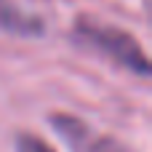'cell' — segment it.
<instances>
[{
    "mask_svg": "<svg viewBox=\"0 0 152 152\" xmlns=\"http://www.w3.org/2000/svg\"><path fill=\"white\" fill-rule=\"evenodd\" d=\"M75 35L91 45L94 51L110 56L112 61L123 64L126 69L147 77L150 75V59L147 53L142 51V45L136 43V37H131L128 32L118 29V27H107V24H96L91 19H80L77 27H75Z\"/></svg>",
    "mask_w": 152,
    "mask_h": 152,
    "instance_id": "1",
    "label": "cell"
},
{
    "mask_svg": "<svg viewBox=\"0 0 152 152\" xmlns=\"http://www.w3.org/2000/svg\"><path fill=\"white\" fill-rule=\"evenodd\" d=\"M51 126L72 152H126L115 139H107V136L96 134L80 118H72L67 112L51 115Z\"/></svg>",
    "mask_w": 152,
    "mask_h": 152,
    "instance_id": "2",
    "label": "cell"
},
{
    "mask_svg": "<svg viewBox=\"0 0 152 152\" xmlns=\"http://www.w3.org/2000/svg\"><path fill=\"white\" fill-rule=\"evenodd\" d=\"M0 29L11 35H21V37H37L45 32V24L40 16L21 11L8 0H0Z\"/></svg>",
    "mask_w": 152,
    "mask_h": 152,
    "instance_id": "3",
    "label": "cell"
},
{
    "mask_svg": "<svg viewBox=\"0 0 152 152\" xmlns=\"http://www.w3.org/2000/svg\"><path fill=\"white\" fill-rule=\"evenodd\" d=\"M16 152H53L43 139L32 136V134H19L16 139Z\"/></svg>",
    "mask_w": 152,
    "mask_h": 152,
    "instance_id": "4",
    "label": "cell"
}]
</instances>
